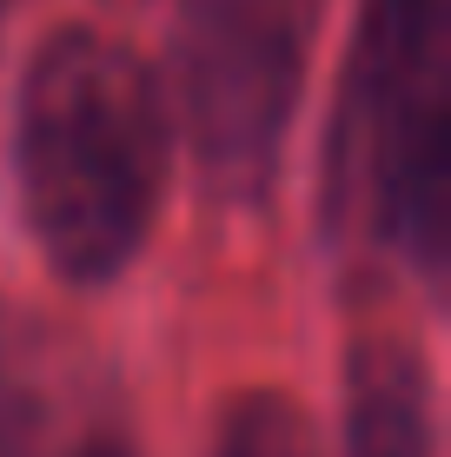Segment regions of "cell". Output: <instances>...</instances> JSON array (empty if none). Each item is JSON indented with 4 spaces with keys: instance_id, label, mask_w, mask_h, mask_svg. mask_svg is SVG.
I'll return each instance as SVG.
<instances>
[{
    "instance_id": "6da1fadb",
    "label": "cell",
    "mask_w": 451,
    "mask_h": 457,
    "mask_svg": "<svg viewBox=\"0 0 451 457\" xmlns=\"http://www.w3.org/2000/svg\"><path fill=\"white\" fill-rule=\"evenodd\" d=\"M21 199L60 278L106 286L139 259L173 172L166 87L133 46L60 27L21 87Z\"/></svg>"
},
{
    "instance_id": "7a4b0ae2",
    "label": "cell",
    "mask_w": 451,
    "mask_h": 457,
    "mask_svg": "<svg viewBox=\"0 0 451 457\" xmlns=\"http://www.w3.org/2000/svg\"><path fill=\"white\" fill-rule=\"evenodd\" d=\"M451 146V0H359L325 212L352 245L438 265Z\"/></svg>"
},
{
    "instance_id": "3957f363",
    "label": "cell",
    "mask_w": 451,
    "mask_h": 457,
    "mask_svg": "<svg viewBox=\"0 0 451 457\" xmlns=\"http://www.w3.org/2000/svg\"><path fill=\"white\" fill-rule=\"evenodd\" d=\"M319 13L325 0H173L166 113L213 193L259 199L272 186Z\"/></svg>"
},
{
    "instance_id": "277c9868",
    "label": "cell",
    "mask_w": 451,
    "mask_h": 457,
    "mask_svg": "<svg viewBox=\"0 0 451 457\" xmlns=\"http://www.w3.org/2000/svg\"><path fill=\"white\" fill-rule=\"evenodd\" d=\"M346 457H438L431 378L405 338H365L346 365Z\"/></svg>"
},
{
    "instance_id": "5b68a950",
    "label": "cell",
    "mask_w": 451,
    "mask_h": 457,
    "mask_svg": "<svg viewBox=\"0 0 451 457\" xmlns=\"http://www.w3.org/2000/svg\"><path fill=\"white\" fill-rule=\"evenodd\" d=\"M73 391H60L34 332H0V457H67Z\"/></svg>"
},
{
    "instance_id": "8992f818",
    "label": "cell",
    "mask_w": 451,
    "mask_h": 457,
    "mask_svg": "<svg viewBox=\"0 0 451 457\" xmlns=\"http://www.w3.org/2000/svg\"><path fill=\"white\" fill-rule=\"evenodd\" d=\"M220 457H319V445H313V424H305L299 404L253 391V398H239L226 411Z\"/></svg>"
}]
</instances>
